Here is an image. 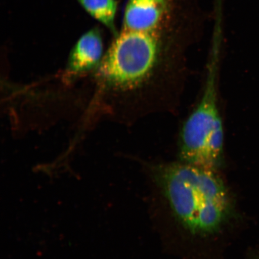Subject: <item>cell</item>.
Returning <instances> with one entry per match:
<instances>
[{"mask_svg":"<svg viewBox=\"0 0 259 259\" xmlns=\"http://www.w3.org/2000/svg\"><path fill=\"white\" fill-rule=\"evenodd\" d=\"M153 177L171 215L188 235L208 239L225 231L234 205L218 170L179 161L157 165Z\"/></svg>","mask_w":259,"mask_h":259,"instance_id":"cell-1","label":"cell"},{"mask_svg":"<svg viewBox=\"0 0 259 259\" xmlns=\"http://www.w3.org/2000/svg\"><path fill=\"white\" fill-rule=\"evenodd\" d=\"M168 0H128L124 30L155 32L167 8Z\"/></svg>","mask_w":259,"mask_h":259,"instance_id":"cell-4","label":"cell"},{"mask_svg":"<svg viewBox=\"0 0 259 259\" xmlns=\"http://www.w3.org/2000/svg\"><path fill=\"white\" fill-rule=\"evenodd\" d=\"M201 96L181 128L180 161L219 170L224 156V129L219 101L220 49L213 43Z\"/></svg>","mask_w":259,"mask_h":259,"instance_id":"cell-3","label":"cell"},{"mask_svg":"<svg viewBox=\"0 0 259 259\" xmlns=\"http://www.w3.org/2000/svg\"><path fill=\"white\" fill-rule=\"evenodd\" d=\"M163 48L155 31L123 30L100 63L97 76L116 90L150 89L179 66L165 57Z\"/></svg>","mask_w":259,"mask_h":259,"instance_id":"cell-2","label":"cell"},{"mask_svg":"<svg viewBox=\"0 0 259 259\" xmlns=\"http://www.w3.org/2000/svg\"><path fill=\"white\" fill-rule=\"evenodd\" d=\"M83 8L113 32L118 3L116 0H77Z\"/></svg>","mask_w":259,"mask_h":259,"instance_id":"cell-6","label":"cell"},{"mask_svg":"<svg viewBox=\"0 0 259 259\" xmlns=\"http://www.w3.org/2000/svg\"><path fill=\"white\" fill-rule=\"evenodd\" d=\"M103 42L100 31L94 28L83 34L72 49L67 63L71 76L89 72L101 63Z\"/></svg>","mask_w":259,"mask_h":259,"instance_id":"cell-5","label":"cell"}]
</instances>
